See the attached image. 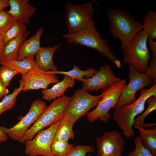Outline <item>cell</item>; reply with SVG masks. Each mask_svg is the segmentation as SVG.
Returning a JSON list of instances; mask_svg holds the SVG:
<instances>
[{
	"label": "cell",
	"mask_w": 156,
	"mask_h": 156,
	"mask_svg": "<svg viewBox=\"0 0 156 156\" xmlns=\"http://www.w3.org/2000/svg\"><path fill=\"white\" fill-rule=\"evenodd\" d=\"M60 46L58 44L52 47H41L35 55L38 68L46 71L58 70L57 67L53 63V57Z\"/></svg>",
	"instance_id": "16"
},
{
	"label": "cell",
	"mask_w": 156,
	"mask_h": 156,
	"mask_svg": "<svg viewBox=\"0 0 156 156\" xmlns=\"http://www.w3.org/2000/svg\"><path fill=\"white\" fill-rule=\"evenodd\" d=\"M75 81L66 75H64L63 80L55 84L50 88L42 90V98L50 102L64 95L65 92L68 88H72L75 86Z\"/></svg>",
	"instance_id": "17"
},
{
	"label": "cell",
	"mask_w": 156,
	"mask_h": 156,
	"mask_svg": "<svg viewBox=\"0 0 156 156\" xmlns=\"http://www.w3.org/2000/svg\"><path fill=\"white\" fill-rule=\"evenodd\" d=\"M107 15L108 29L114 38L120 41L121 49L128 46L137 34L143 29L142 23L136 21L135 16L125 11L118 8L111 9Z\"/></svg>",
	"instance_id": "1"
},
{
	"label": "cell",
	"mask_w": 156,
	"mask_h": 156,
	"mask_svg": "<svg viewBox=\"0 0 156 156\" xmlns=\"http://www.w3.org/2000/svg\"><path fill=\"white\" fill-rule=\"evenodd\" d=\"M16 21L4 9L0 10V33L4 34Z\"/></svg>",
	"instance_id": "29"
},
{
	"label": "cell",
	"mask_w": 156,
	"mask_h": 156,
	"mask_svg": "<svg viewBox=\"0 0 156 156\" xmlns=\"http://www.w3.org/2000/svg\"></svg>",
	"instance_id": "41"
},
{
	"label": "cell",
	"mask_w": 156,
	"mask_h": 156,
	"mask_svg": "<svg viewBox=\"0 0 156 156\" xmlns=\"http://www.w3.org/2000/svg\"><path fill=\"white\" fill-rule=\"evenodd\" d=\"M96 140L97 156H116L123 153L124 140L117 131L105 132Z\"/></svg>",
	"instance_id": "14"
},
{
	"label": "cell",
	"mask_w": 156,
	"mask_h": 156,
	"mask_svg": "<svg viewBox=\"0 0 156 156\" xmlns=\"http://www.w3.org/2000/svg\"><path fill=\"white\" fill-rule=\"evenodd\" d=\"M148 107L140 115L135 118L133 125L143 127L144 124V120L146 116L156 109V96L149 97L146 101Z\"/></svg>",
	"instance_id": "28"
},
{
	"label": "cell",
	"mask_w": 156,
	"mask_h": 156,
	"mask_svg": "<svg viewBox=\"0 0 156 156\" xmlns=\"http://www.w3.org/2000/svg\"><path fill=\"white\" fill-rule=\"evenodd\" d=\"M94 148L90 145H76L74 146L71 151L67 156H91L86 155L88 153H93Z\"/></svg>",
	"instance_id": "32"
},
{
	"label": "cell",
	"mask_w": 156,
	"mask_h": 156,
	"mask_svg": "<svg viewBox=\"0 0 156 156\" xmlns=\"http://www.w3.org/2000/svg\"><path fill=\"white\" fill-rule=\"evenodd\" d=\"M104 91L98 95H93L82 88L77 90L70 97L63 116L67 118L73 123L80 117L86 115L92 108L96 106L105 94Z\"/></svg>",
	"instance_id": "8"
},
{
	"label": "cell",
	"mask_w": 156,
	"mask_h": 156,
	"mask_svg": "<svg viewBox=\"0 0 156 156\" xmlns=\"http://www.w3.org/2000/svg\"><path fill=\"white\" fill-rule=\"evenodd\" d=\"M145 73L156 83V57H151Z\"/></svg>",
	"instance_id": "33"
},
{
	"label": "cell",
	"mask_w": 156,
	"mask_h": 156,
	"mask_svg": "<svg viewBox=\"0 0 156 156\" xmlns=\"http://www.w3.org/2000/svg\"><path fill=\"white\" fill-rule=\"evenodd\" d=\"M121 79L116 76L109 65L105 64L96 70L91 78L85 79L82 81V88L88 92L100 90L104 91Z\"/></svg>",
	"instance_id": "13"
},
{
	"label": "cell",
	"mask_w": 156,
	"mask_h": 156,
	"mask_svg": "<svg viewBox=\"0 0 156 156\" xmlns=\"http://www.w3.org/2000/svg\"><path fill=\"white\" fill-rule=\"evenodd\" d=\"M134 142L135 145V149L130 151L127 156H153L150 151L143 146L139 136L135 138Z\"/></svg>",
	"instance_id": "30"
},
{
	"label": "cell",
	"mask_w": 156,
	"mask_h": 156,
	"mask_svg": "<svg viewBox=\"0 0 156 156\" xmlns=\"http://www.w3.org/2000/svg\"><path fill=\"white\" fill-rule=\"evenodd\" d=\"M140 96L136 101L130 104L122 106L113 112L112 118L127 138L135 134L133 129L134 121L137 115L145 109L147 100L150 97L156 96V83L148 89L140 90Z\"/></svg>",
	"instance_id": "2"
},
{
	"label": "cell",
	"mask_w": 156,
	"mask_h": 156,
	"mask_svg": "<svg viewBox=\"0 0 156 156\" xmlns=\"http://www.w3.org/2000/svg\"><path fill=\"white\" fill-rule=\"evenodd\" d=\"M47 107L43 100L36 99L33 101L27 114L19 122L10 128L0 127L3 132L12 140L19 142L30 127L37 120Z\"/></svg>",
	"instance_id": "10"
},
{
	"label": "cell",
	"mask_w": 156,
	"mask_h": 156,
	"mask_svg": "<svg viewBox=\"0 0 156 156\" xmlns=\"http://www.w3.org/2000/svg\"><path fill=\"white\" fill-rule=\"evenodd\" d=\"M70 97L66 95L53 100L37 120L25 132L19 142L23 144L32 140L39 131L60 120L69 102Z\"/></svg>",
	"instance_id": "6"
},
{
	"label": "cell",
	"mask_w": 156,
	"mask_h": 156,
	"mask_svg": "<svg viewBox=\"0 0 156 156\" xmlns=\"http://www.w3.org/2000/svg\"><path fill=\"white\" fill-rule=\"evenodd\" d=\"M8 139V136L3 132L0 127V143L5 142Z\"/></svg>",
	"instance_id": "36"
},
{
	"label": "cell",
	"mask_w": 156,
	"mask_h": 156,
	"mask_svg": "<svg viewBox=\"0 0 156 156\" xmlns=\"http://www.w3.org/2000/svg\"><path fill=\"white\" fill-rule=\"evenodd\" d=\"M96 70L92 68H89L86 70H81L79 67L75 65H73V68L70 70L67 71H50L53 73L66 75L70 78L76 79L79 81L82 82L86 78L88 79L91 78Z\"/></svg>",
	"instance_id": "23"
},
{
	"label": "cell",
	"mask_w": 156,
	"mask_h": 156,
	"mask_svg": "<svg viewBox=\"0 0 156 156\" xmlns=\"http://www.w3.org/2000/svg\"><path fill=\"white\" fill-rule=\"evenodd\" d=\"M74 146L68 142L53 140L51 148L55 156H67L72 150Z\"/></svg>",
	"instance_id": "27"
},
{
	"label": "cell",
	"mask_w": 156,
	"mask_h": 156,
	"mask_svg": "<svg viewBox=\"0 0 156 156\" xmlns=\"http://www.w3.org/2000/svg\"><path fill=\"white\" fill-rule=\"evenodd\" d=\"M27 31L25 24L16 21L4 33L3 36L4 46L10 40L23 34Z\"/></svg>",
	"instance_id": "26"
},
{
	"label": "cell",
	"mask_w": 156,
	"mask_h": 156,
	"mask_svg": "<svg viewBox=\"0 0 156 156\" xmlns=\"http://www.w3.org/2000/svg\"><path fill=\"white\" fill-rule=\"evenodd\" d=\"M60 120L47 129L40 131L34 138L25 142V153L28 156H55L51 146Z\"/></svg>",
	"instance_id": "11"
},
{
	"label": "cell",
	"mask_w": 156,
	"mask_h": 156,
	"mask_svg": "<svg viewBox=\"0 0 156 156\" xmlns=\"http://www.w3.org/2000/svg\"><path fill=\"white\" fill-rule=\"evenodd\" d=\"M62 37L69 44H80L97 51L118 68L120 67V62L108 44L107 40L102 37L96 27L73 34H65Z\"/></svg>",
	"instance_id": "3"
},
{
	"label": "cell",
	"mask_w": 156,
	"mask_h": 156,
	"mask_svg": "<svg viewBox=\"0 0 156 156\" xmlns=\"http://www.w3.org/2000/svg\"><path fill=\"white\" fill-rule=\"evenodd\" d=\"M43 27L40 28L35 34L27 40L21 45L16 60H20L26 57L34 56L40 49V39L44 32Z\"/></svg>",
	"instance_id": "18"
},
{
	"label": "cell",
	"mask_w": 156,
	"mask_h": 156,
	"mask_svg": "<svg viewBox=\"0 0 156 156\" xmlns=\"http://www.w3.org/2000/svg\"><path fill=\"white\" fill-rule=\"evenodd\" d=\"M6 87L0 78V100L9 92V90Z\"/></svg>",
	"instance_id": "35"
},
{
	"label": "cell",
	"mask_w": 156,
	"mask_h": 156,
	"mask_svg": "<svg viewBox=\"0 0 156 156\" xmlns=\"http://www.w3.org/2000/svg\"><path fill=\"white\" fill-rule=\"evenodd\" d=\"M20 85L17 88L14 89L11 94L4 97L0 102V115L5 111L12 109L14 106L17 99V97L21 92L23 87L22 82L19 80Z\"/></svg>",
	"instance_id": "25"
},
{
	"label": "cell",
	"mask_w": 156,
	"mask_h": 156,
	"mask_svg": "<svg viewBox=\"0 0 156 156\" xmlns=\"http://www.w3.org/2000/svg\"><path fill=\"white\" fill-rule=\"evenodd\" d=\"M30 32L25 33L8 42L4 46L0 57V62L16 60L19 50Z\"/></svg>",
	"instance_id": "19"
},
{
	"label": "cell",
	"mask_w": 156,
	"mask_h": 156,
	"mask_svg": "<svg viewBox=\"0 0 156 156\" xmlns=\"http://www.w3.org/2000/svg\"><path fill=\"white\" fill-rule=\"evenodd\" d=\"M29 0H9L10 9L6 12L16 20L29 24L30 18L37 10Z\"/></svg>",
	"instance_id": "15"
},
{
	"label": "cell",
	"mask_w": 156,
	"mask_h": 156,
	"mask_svg": "<svg viewBox=\"0 0 156 156\" xmlns=\"http://www.w3.org/2000/svg\"><path fill=\"white\" fill-rule=\"evenodd\" d=\"M147 43L149 45V49L152 51V56L156 57V42L151 39L148 38Z\"/></svg>",
	"instance_id": "34"
},
{
	"label": "cell",
	"mask_w": 156,
	"mask_h": 156,
	"mask_svg": "<svg viewBox=\"0 0 156 156\" xmlns=\"http://www.w3.org/2000/svg\"><path fill=\"white\" fill-rule=\"evenodd\" d=\"M133 126L139 133L143 146L149 151L153 156H156V127L145 129L141 127Z\"/></svg>",
	"instance_id": "21"
},
{
	"label": "cell",
	"mask_w": 156,
	"mask_h": 156,
	"mask_svg": "<svg viewBox=\"0 0 156 156\" xmlns=\"http://www.w3.org/2000/svg\"><path fill=\"white\" fill-rule=\"evenodd\" d=\"M122 153H120V154H118V155H117L116 156H122Z\"/></svg>",
	"instance_id": "40"
},
{
	"label": "cell",
	"mask_w": 156,
	"mask_h": 156,
	"mask_svg": "<svg viewBox=\"0 0 156 156\" xmlns=\"http://www.w3.org/2000/svg\"><path fill=\"white\" fill-rule=\"evenodd\" d=\"M3 34L0 33V57L4 47L3 42Z\"/></svg>",
	"instance_id": "38"
},
{
	"label": "cell",
	"mask_w": 156,
	"mask_h": 156,
	"mask_svg": "<svg viewBox=\"0 0 156 156\" xmlns=\"http://www.w3.org/2000/svg\"><path fill=\"white\" fill-rule=\"evenodd\" d=\"M156 125L155 123H150L148 124L144 123L143 126V127H146L147 128H149L155 126Z\"/></svg>",
	"instance_id": "39"
},
{
	"label": "cell",
	"mask_w": 156,
	"mask_h": 156,
	"mask_svg": "<svg viewBox=\"0 0 156 156\" xmlns=\"http://www.w3.org/2000/svg\"><path fill=\"white\" fill-rule=\"evenodd\" d=\"M143 29L146 33L148 38L156 39V12L148 11L143 21Z\"/></svg>",
	"instance_id": "24"
},
{
	"label": "cell",
	"mask_w": 156,
	"mask_h": 156,
	"mask_svg": "<svg viewBox=\"0 0 156 156\" xmlns=\"http://www.w3.org/2000/svg\"><path fill=\"white\" fill-rule=\"evenodd\" d=\"M128 77L129 82L120 95L114 111L135 101L137 99L135 94L138 91L145 86L151 87L156 83L145 73H140L130 65H129Z\"/></svg>",
	"instance_id": "9"
},
{
	"label": "cell",
	"mask_w": 156,
	"mask_h": 156,
	"mask_svg": "<svg viewBox=\"0 0 156 156\" xmlns=\"http://www.w3.org/2000/svg\"><path fill=\"white\" fill-rule=\"evenodd\" d=\"M0 64L14 69L22 75L38 68L33 56L26 57L20 60L3 61L0 62Z\"/></svg>",
	"instance_id": "20"
},
{
	"label": "cell",
	"mask_w": 156,
	"mask_h": 156,
	"mask_svg": "<svg viewBox=\"0 0 156 156\" xmlns=\"http://www.w3.org/2000/svg\"><path fill=\"white\" fill-rule=\"evenodd\" d=\"M148 38L147 34L142 30L128 46L121 49L123 63L132 66L141 73H145L151 57L147 46Z\"/></svg>",
	"instance_id": "4"
},
{
	"label": "cell",
	"mask_w": 156,
	"mask_h": 156,
	"mask_svg": "<svg viewBox=\"0 0 156 156\" xmlns=\"http://www.w3.org/2000/svg\"><path fill=\"white\" fill-rule=\"evenodd\" d=\"M65 11L68 34H73L96 27L93 18L95 10L92 1L80 4L68 2Z\"/></svg>",
	"instance_id": "5"
},
{
	"label": "cell",
	"mask_w": 156,
	"mask_h": 156,
	"mask_svg": "<svg viewBox=\"0 0 156 156\" xmlns=\"http://www.w3.org/2000/svg\"><path fill=\"white\" fill-rule=\"evenodd\" d=\"M23 85L22 91L42 90L47 88L51 84H56L60 81L56 74L50 71L36 68L23 75L20 80Z\"/></svg>",
	"instance_id": "12"
},
{
	"label": "cell",
	"mask_w": 156,
	"mask_h": 156,
	"mask_svg": "<svg viewBox=\"0 0 156 156\" xmlns=\"http://www.w3.org/2000/svg\"><path fill=\"white\" fill-rule=\"evenodd\" d=\"M9 6V0H0V10Z\"/></svg>",
	"instance_id": "37"
},
{
	"label": "cell",
	"mask_w": 156,
	"mask_h": 156,
	"mask_svg": "<svg viewBox=\"0 0 156 156\" xmlns=\"http://www.w3.org/2000/svg\"><path fill=\"white\" fill-rule=\"evenodd\" d=\"M19 73L14 69L1 64L0 67V78L6 86L9 85L14 77Z\"/></svg>",
	"instance_id": "31"
},
{
	"label": "cell",
	"mask_w": 156,
	"mask_h": 156,
	"mask_svg": "<svg viewBox=\"0 0 156 156\" xmlns=\"http://www.w3.org/2000/svg\"><path fill=\"white\" fill-rule=\"evenodd\" d=\"M73 124L67 118L63 116L55 134L54 140L68 142L73 139L75 133L73 129Z\"/></svg>",
	"instance_id": "22"
},
{
	"label": "cell",
	"mask_w": 156,
	"mask_h": 156,
	"mask_svg": "<svg viewBox=\"0 0 156 156\" xmlns=\"http://www.w3.org/2000/svg\"><path fill=\"white\" fill-rule=\"evenodd\" d=\"M127 85L126 79H121L104 91V96L98 102L96 108L86 114L89 122L92 123L99 119L105 123L108 122L111 117L110 110L114 109Z\"/></svg>",
	"instance_id": "7"
}]
</instances>
